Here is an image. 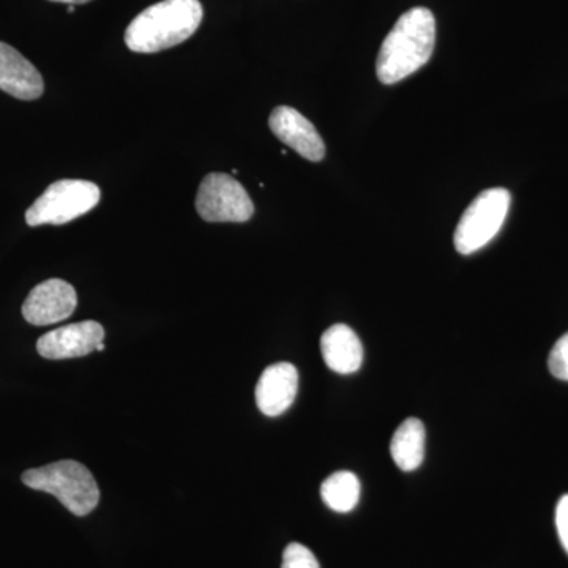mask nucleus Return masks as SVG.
Masks as SVG:
<instances>
[{
    "mask_svg": "<svg viewBox=\"0 0 568 568\" xmlns=\"http://www.w3.org/2000/svg\"><path fill=\"white\" fill-rule=\"evenodd\" d=\"M325 506L338 514L354 510L361 499V481L349 470H339L325 478L321 487Z\"/></svg>",
    "mask_w": 568,
    "mask_h": 568,
    "instance_id": "nucleus-14",
    "label": "nucleus"
},
{
    "mask_svg": "<svg viewBox=\"0 0 568 568\" xmlns=\"http://www.w3.org/2000/svg\"><path fill=\"white\" fill-rule=\"evenodd\" d=\"M425 425L418 418H406L396 429L390 443L395 465L405 473L416 470L425 458Z\"/></svg>",
    "mask_w": 568,
    "mask_h": 568,
    "instance_id": "nucleus-13",
    "label": "nucleus"
},
{
    "mask_svg": "<svg viewBox=\"0 0 568 568\" xmlns=\"http://www.w3.org/2000/svg\"><path fill=\"white\" fill-rule=\"evenodd\" d=\"M22 484L37 491L50 493L77 517H85L99 506L100 489L91 470L73 459L29 469Z\"/></svg>",
    "mask_w": 568,
    "mask_h": 568,
    "instance_id": "nucleus-3",
    "label": "nucleus"
},
{
    "mask_svg": "<svg viewBox=\"0 0 568 568\" xmlns=\"http://www.w3.org/2000/svg\"><path fill=\"white\" fill-rule=\"evenodd\" d=\"M298 390V372L294 365L275 364L264 369L256 386V405L267 417H278L293 406Z\"/></svg>",
    "mask_w": 568,
    "mask_h": 568,
    "instance_id": "nucleus-10",
    "label": "nucleus"
},
{
    "mask_svg": "<svg viewBox=\"0 0 568 568\" xmlns=\"http://www.w3.org/2000/svg\"><path fill=\"white\" fill-rule=\"evenodd\" d=\"M102 192L99 185L78 179H63L48 186L26 212V223L29 226L43 224H65L91 212L100 203Z\"/></svg>",
    "mask_w": 568,
    "mask_h": 568,
    "instance_id": "nucleus-4",
    "label": "nucleus"
},
{
    "mask_svg": "<svg viewBox=\"0 0 568 568\" xmlns=\"http://www.w3.org/2000/svg\"><path fill=\"white\" fill-rule=\"evenodd\" d=\"M510 193L506 189H489L478 194L463 213L454 235L455 248L473 254L488 245L506 222Z\"/></svg>",
    "mask_w": 568,
    "mask_h": 568,
    "instance_id": "nucleus-5",
    "label": "nucleus"
},
{
    "mask_svg": "<svg viewBox=\"0 0 568 568\" xmlns=\"http://www.w3.org/2000/svg\"><path fill=\"white\" fill-rule=\"evenodd\" d=\"M74 11V6H69V13H73Z\"/></svg>",
    "mask_w": 568,
    "mask_h": 568,
    "instance_id": "nucleus-20",
    "label": "nucleus"
},
{
    "mask_svg": "<svg viewBox=\"0 0 568 568\" xmlns=\"http://www.w3.org/2000/svg\"><path fill=\"white\" fill-rule=\"evenodd\" d=\"M78 306L74 287L63 280L51 278L33 287L22 305V316L29 324L51 325L73 315Z\"/></svg>",
    "mask_w": 568,
    "mask_h": 568,
    "instance_id": "nucleus-7",
    "label": "nucleus"
},
{
    "mask_svg": "<svg viewBox=\"0 0 568 568\" xmlns=\"http://www.w3.org/2000/svg\"><path fill=\"white\" fill-rule=\"evenodd\" d=\"M321 351L325 365L338 375H353L364 362V346L353 328L346 324H335L324 332Z\"/></svg>",
    "mask_w": 568,
    "mask_h": 568,
    "instance_id": "nucleus-12",
    "label": "nucleus"
},
{
    "mask_svg": "<svg viewBox=\"0 0 568 568\" xmlns=\"http://www.w3.org/2000/svg\"><path fill=\"white\" fill-rule=\"evenodd\" d=\"M0 91L18 100L31 102L43 95L40 71L10 44L0 41Z\"/></svg>",
    "mask_w": 568,
    "mask_h": 568,
    "instance_id": "nucleus-11",
    "label": "nucleus"
},
{
    "mask_svg": "<svg viewBox=\"0 0 568 568\" xmlns=\"http://www.w3.org/2000/svg\"><path fill=\"white\" fill-rule=\"evenodd\" d=\"M103 339V325L95 321H84L48 332L37 342V351L41 357L50 361L84 357L97 351Z\"/></svg>",
    "mask_w": 568,
    "mask_h": 568,
    "instance_id": "nucleus-8",
    "label": "nucleus"
},
{
    "mask_svg": "<svg viewBox=\"0 0 568 568\" xmlns=\"http://www.w3.org/2000/svg\"><path fill=\"white\" fill-rule=\"evenodd\" d=\"M435 43V14L424 7L406 11L381 47L377 78L387 85L405 80L429 61Z\"/></svg>",
    "mask_w": 568,
    "mask_h": 568,
    "instance_id": "nucleus-1",
    "label": "nucleus"
},
{
    "mask_svg": "<svg viewBox=\"0 0 568 568\" xmlns=\"http://www.w3.org/2000/svg\"><path fill=\"white\" fill-rule=\"evenodd\" d=\"M51 2L69 3V6H78V3H88L91 0H51Z\"/></svg>",
    "mask_w": 568,
    "mask_h": 568,
    "instance_id": "nucleus-18",
    "label": "nucleus"
},
{
    "mask_svg": "<svg viewBox=\"0 0 568 568\" xmlns=\"http://www.w3.org/2000/svg\"><path fill=\"white\" fill-rule=\"evenodd\" d=\"M97 351H100V353H102V351H104V343H100V345L97 346Z\"/></svg>",
    "mask_w": 568,
    "mask_h": 568,
    "instance_id": "nucleus-19",
    "label": "nucleus"
},
{
    "mask_svg": "<svg viewBox=\"0 0 568 568\" xmlns=\"http://www.w3.org/2000/svg\"><path fill=\"white\" fill-rule=\"evenodd\" d=\"M556 528L568 555V495L560 497L558 507H556Z\"/></svg>",
    "mask_w": 568,
    "mask_h": 568,
    "instance_id": "nucleus-17",
    "label": "nucleus"
},
{
    "mask_svg": "<svg viewBox=\"0 0 568 568\" xmlns=\"http://www.w3.org/2000/svg\"><path fill=\"white\" fill-rule=\"evenodd\" d=\"M204 11L200 0H163L138 14L125 31L130 51L152 54L183 43L197 31Z\"/></svg>",
    "mask_w": 568,
    "mask_h": 568,
    "instance_id": "nucleus-2",
    "label": "nucleus"
},
{
    "mask_svg": "<svg viewBox=\"0 0 568 568\" xmlns=\"http://www.w3.org/2000/svg\"><path fill=\"white\" fill-rule=\"evenodd\" d=\"M549 372L560 381H568V332L560 336L548 358Z\"/></svg>",
    "mask_w": 568,
    "mask_h": 568,
    "instance_id": "nucleus-16",
    "label": "nucleus"
},
{
    "mask_svg": "<svg viewBox=\"0 0 568 568\" xmlns=\"http://www.w3.org/2000/svg\"><path fill=\"white\" fill-rule=\"evenodd\" d=\"M196 211L209 223H245L252 219V197L231 175L212 173L201 182Z\"/></svg>",
    "mask_w": 568,
    "mask_h": 568,
    "instance_id": "nucleus-6",
    "label": "nucleus"
},
{
    "mask_svg": "<svg viewBox=\"0 0 568 568\" xmlns=\"http://www.w3.org/2000/svg\"><path fill=\"white\" fill-rule=\"evenodd\" d=\"M282 568H321L316 556L305 545L290 544L283 552Z\"/></svg>",
    "mask_w": 568,
    "mask_h": 568,
    "instance_id": "nucleus-15",
    "label": "nucleus"
},
{
    "mask_svg": "<svg viewBox=\"0 0 568 568\" xmlns=\"http://www.w3.org/2000/svg\"><path fill=\"white\" fill-rule=\"evenodd\" d=\"M272 133L298 155L310 162H321L325 156V144L316 126L305 115L290 106H278L268 119Z\"/></svg>",
    "mask_w": 568,
    "mask_h": 568,
    "instance_id": "nucleus-9",
    "label": "nucleus"
}]
</instances>
